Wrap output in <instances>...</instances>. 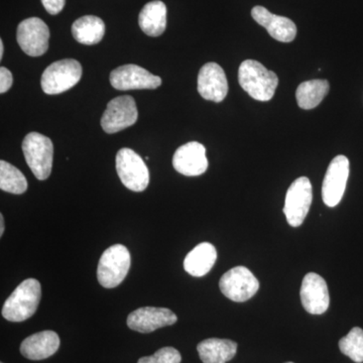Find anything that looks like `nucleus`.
<instances>
[{
  "instance_id": "nucleus-30",
  "label": "nucleus",
  "mask_w": 363,
  "mask_h": 363,
  "mask_svg": "<svg viewBox=\"0 0 363 363\" xmlns=\"http://www.w3.org/2000/svg\"><path fill=\"white\" fill-rule=\"evenodd\" d=\"M4 42H2V40H0V59H2V57H4Z\"/></svg>"
},
{
  "instance_id": "nucleus-16",
  "label": "nucleus",
  "mask_w": 363,
  "mask_h": 363,
  "mask_svg": "<svg viewBox=\"0 0 363 363\" xmlns=\"http://www.w3.org/2000/svg\"><path fill=\"white\" fill-rule=\"evenodd\" d=\"M198 92L209 101H223L228 93V82L225 72L218 64L207 63L198 75Z\"/></svg>"
},
{
  "instance_id": "nucleus-4",
  "label": "nucleus",
  "mask_w": 363,
  "mask_h": 363,
  "mask_svg": "<svg viewBox=\"0 0 363 363\" xmlns=\"http://www.w3.org/2000/svg\"><path fill=\"white\" fill-rule=\"evenodd\" d=\"M23 152L26 164L38 180L44 181L52 173L54 145L48 136L30 133L23 142Z\"/></svg>"
},
{
  "instance_id": "nucleus-9",
  "label": "nucleus",
  "mask_w": 363,
  "mask_h": 363,
  "mask_svg": "<svg viewBox=\"0 0 363 363\" xmlns=\"http://www.w3.org/2000/svg\"><path fill=\"white\" fill-rule=\"evenodd\" d=\"M138 116V108L133 97L128 95L116 97L107 104L102 116L101 126L105 133H118L133 125Z\"/></svg>"
},
{
  "instance_id": "nucleus-22",
  "label": "nucleus",
  "mask_w": 363,
  "mask_h": 363,
  "mask_svg": "<svg viewBox=\"0 0 363 363\" xmlns=\"http://www.w3.org/2000/svg\"><path fill=\"white\" fill-rule=\"evenodd\" d=\"M105 23L95 16H85L79 18L72 26L74 39L83 45H96L104 39Z\"/></svg>"
},
{
  "instance_id": "nucleus-21",
  "label": "nucleus",
  "mask_w": 363,
  "mask_h": 363,
  "mask_svg": "<svg viewBox=\"0 0 363 363\" xmlns=\"http://www.w3.org/2000/svg\"><path fill=\"white\" fill-rule=\"evenodd\" d=\"M138 23L145 35L159 37L166 30L167 6L161 0L145 4L140 11Z\"/></svg>"
},
{
  "instance_id": "nucleus-23",
  "label": "nucleus",
  "mask_w": 363,
  "mask_h": 363,
  "mask_svg": "<svg viewBox=\"0 0 363 363\" xmlns=\"http://www.w3.org/2000/svg\"><path fill=\"white\" fill-rule=\"evenodd\" d=\"M329 92V83L327 80H310L298 86L296 98L300 108L310 111L321 104L322 100Z\"/></svg>"
},
{
  "instance_id": "nucleus-10",
  "label": "nucleus",
  "mask_w": 363,
  "mask_h": 363,
  "mask_svg": "<svg viewBox=\"0 0 363 363\" xmlns=\"http://www.w3.org/2000/svg\"><path fill=\"white\" fill-rule=\"evenodd\" d=\"M18 43L26 55L43 56L49 49L50 30L39 18H30L18 26Z\"/></svg>"
},
{
  "instance_id": "nucleus-19",
  "label": "nucleus",
  "mask_w": 363,
  "mask_h": 363,
  "mask_svg": "<svg viewBox=\"0 0 363 363\" xmlns=\"http://www.w3.org/2000/svg\"><path fill=\"white\" fill-rule=\"evenodd\" d=\"M217 259V252L213 245L202 242L193 248L184 260V269L193 277H203L211 271Z\"/></svg>"
},
{
  "instance_id": "nucleus-3",
  "label": "nucleus",
  "mask_w": 363,
  "mask_h": 363,
  "mask_svg": "<svg viewBox=\"0 0 363 363\" xmlns=\"http://www.w3.org/2000/svg\"><path fill=\"white\" fill-rule=\"evenodd\" d=\"M130 253L123 245L107 248L98 264L97 278L100 285L113 289L121 285L128 276L130 267Z\"/></svg>"
},
{
  "instance_id": "nucleus-26",
  "label": "nucleus",
  "mask_w": 363,
  "mask_h": 363,
  "mask_svg": "<svg viewBox=\"0 0 363 363\" xmlns=\"http://www.w3.org/2000/svg\"><path fill=\"white\" fill-rule=\"evenodd\" d=\"M181 353L174 347H162L150 357L140 358L138 363H181Z\"/></svg>"
},
{
  "instance_id": "nucleus-12",
  "label": "nucleus",
  "mask_w": 363,
  "mask_h": 363,
  "mask_svg": "<svg viewBox=\"0 0 363 363\" xmlns=\"http://www.w3.org/2000/svg\"><path fill=\"white\" fill-rule=\"evenodd\" d=\"M111 83L116 90L157 89L162 79L138 65H124L111 72Z\"/></svg>"
},
{
  "instance_id": "nucleus-20",
  "label": "nucleus",
  "mask_w": 363,
  "mask_h": 363,
  "mask_svg": "<svg viewBox=\"0 0 363 363\" xmlns=\"http://www.w3.org/2000/svg\"><path fill=\"white\" fill-rule=\"evenodd\" d=\"M203 363H226L235 357L238 343L228 339L209 338L198 344Z\"/></svg>"
},
{
  "instance_id": "nucleus-11",
  "label": "nucleus",
  "mask_w": 363,
  "mask_h": 363,
  "mask_svg": "<svg viewBox=\"0 0 363 363\" xmlns=\"http://www.w3.org/2000/svg\"><path fill=\"white\" fill-rule=\"evenodd\" d=\"M350 177V161L345 156L334 157L327 169L323 185L322 198L328 207L337 206L345 192L346 184Z\"/></svg>"
},
{
  "instance_id": "nucleus-5",
  "label": "nucleus",
  "mask_w": 363,
  "mask_h": 363,
  "mask_svg": "<svg viewBox=\"0 0 363 363\" xmlns=\"http://www.w3.org/2000/svg\"><path fill=\"white\" fill-rule=\"evenodd\" d=\"M82 77V66L73 59L51 64L42 76V89L45 94L57 95L77 84Z\"/></svg>"
},
{
  "instance_id": "nucleus-17",
  "label": "nucleus",
  "mask_w": 363,
  "mask_h": 363,
  "mask_svg": "<svg viewBox=\"0 0 363 363\" xmlns=\"http://www.w3.org/2000/svg\"><path fill=\"white\" fill-rule=\"evenodd\" d=\"M253 20L267 28L272 38L281 43H291L297 35V26L290 18L276 16L264 6H255L252 11Z\"/></svg>"
},
{
  "instance_id": "nucleus-18",
  "label": "nucleus",
  "mask_w": 363,
  "mask_h": 363,
  "mask_svg": "<svg viewBox=\"0 0 363 363\" xmlns=\"http://www.w3.org/2000/svg\"><path fill=\"white\" fill-rule=\"evenodd\" d=\"M60 338L56 332L47 330L28 336L21 345V353L30 360L49 358L58 351Z\"/></svg>"
},
{
  "instance_id": "nucleus-25",
  "label": "nucleus",
  "mask_w": 363,
  "mask_h": 363,
  "mask_svg": "<svg viewBox=\"0 0 363 363\" xmlns=\"http://www.w3.org/2000/svg\"><path fill=\"white\" fill-rule=\"evenodd\" d=\"M339 348L344 355L357 363L363 362V330L359 327L351 329L345 337L339 341Z\"/></svg>"
},
{
  "instance_id": "nucleus-28",
  "label": "nucleus",
  "mask_w": 363,
  "mask_h": 363,
  "mask_svg": "<svg viewBox=\"0 0 363 363\" xmlns=\"http://www.w3.org/2000/svg\"><path fill=\"white\" fill-rule=\"evenodd\" d=\"M42 4L48 13L56 16L63 11L66 0H42Z\"/></svg>"
},
{
  "instance_id": "nucleus-6",
  "label": "nucleus",
  "mask_w": 363,
  "mask_h": 363,
  "mask_svg": "<svg viewBox=\"0 0 363 363\" xmlns=\"http://www.w3.org/2000/svg\"><path fill=\"white\" fill-rule=\"evenodd\" d=\"M116 171L121 183L133 192H143L149 186V168L133 150L124 147L117 152Z\"/></svg>"
},
{
  "instance_id": "nucleus-29",
  "label": "nucleus",
  "mask_w": 363,
  "mask_h": 363,
  "mask_svg": "<svg viewBox=\"0 0 363 363\" xmlns=\"http://www.w3.org/2000/svg\"><path fill=\"white\" fill-rule=\"evenodd\" d=\"M4 233V215H0V236Z\"/></svg>"
},
{
  "instance_id": "nucleus-13",
  "label": "nucleus",
  "mask_w": 363,
  "mask_h": 363,
  "mask_svg": "<svg viewBox=\"0 0 363 363\" xmlns=\"http://www.w3.org/2000/svg\"><path fill=\"white\" fill-rule=\"evenodd\" d=\"M300 295L303 307L310 314H323L330 304L328 286L325 279L315 272L306 274Z\"/></svg>"
},
{
  "instance_id": "nucleus-1",
  "label": "nucleus",
  "mask_w": 363,
  "mask_h": 363,
  "mask_svg": "<svg viewBox=\"0 0 363 363\" xmlns=\"http://www.w3.org/2000/svg\"><path fill=\"white\" fill-rule=\"evenodd\" d=\"M238 81L242 89L257 101H269L279 85L276 73L255 60H245L238 70Z\"/></svg>"
},
{
  "instance_id": "nucleus-2",
  "label": "nucleus",
  "mask_w": 363,
  "mask_h": 363,
  "mask_svg": "<svg viewBox=\"0 0 363 363\" xmlns=\"http://www.w3.org/2000/svg\"><path fill=\"white\" fill-rule=\"evenodd\" d=\"M40 297L42 288L40 281L35 279H26L7 298L2 307V316L7 321H26L37 312Z\"/></svg>"
},
{
  "instance_id": "nucleus-27",
  "label": "nucleus",
  "mask_w": 363,
  "mask_h": 363,
  "mask_svg": "<svg viewBox=\"0 0 363 363\" xmlns=\"http://www.w3.org/2000/svg\"><path fill=\"white\" fill-rule=\"evenodd\" d=\"M13 79L11 72L6 69V67L0 68V93L4 94L9 88L13 86Z\"/></svg>"
},
{
  "instance_id": "nucleus-8",
  "label": "nucleus",
  "mask_w": 363,
  "mask_h": 363,
  "mask_svg": "<svg viewBox=\"0 0 363 363\" xmlns=\"http://www.w3.org/2000/svg\"><path fill=\"white\" fill-rule=\"evenodd\" d=\"M219 288L222 294L233 302L242 303L257 294L259 283L245 267H235L221 277Z\"/></svg>"
},
{
  "instance_id": "nucleus-15",
  "label": "nucleus",
  "mask_w": 363,
  "mask_h": 363,
  "mask_svg": "<svg viewBox=\"0 0 363 363\" xmlns=\"http://www.w3.org/2000/svg\"><path fill=\"white\" fill-rule=\"evenodd\" d=\"M173 166L178 173L184 176L202 175L208 169L206 149L197 142L182 145L174 154Z\"/></svg>"
},
{
  "instance_id": "nucleus-14",
  "label": "nucleus",
  "mask_w": 363,
  "mask_h": 363,
  "mask_svg": "<svg viewBox=\"0 0 363 363\" xmlns=\"http://www.w3.org/2000/svg\"><path fill=\"white\" fill-rule=\"evenodd\" d=\"M177 315L167 308L143 307L130 313L128 317V326L131 330L140 333H150L176 323Z\"/></svg>"
},
{
  "instance_id": "nucleus-7",
  "label": "nucleus",
  "mask_w": 363,
  "mask_h": 363,
  "mask_svg": "<svg viewBox=\"0 0 363 363\" xmlns=\"http://www.w3.org/2000/svg\"><path fill=\"white\" fill-rule=\"evenodd\" d=\"M313 200L312 184L307 177H300L294 181L286 191L284 213L292 227L302 225L309 213Z\"/></svg>"
},
{
  "instance_id": "nucleus-31",
  "label": "nucleus",
  "mask_w": 363,
  "mask_h": 363,
  "mask_svg": "<svg viewBox=\"0 0 363 363\" xmlns=\"http://www.w3.org/2000/svg\"><path fill=\"white\" fill-rule=\"evenodd\" d=\"M286 363H293V362H286Z\"/></svg>"
},
{
  "instance_id": "nucleus-24",
  "label": "nucleus",
  "mask_w": 363,
  "mask_h": 363,
  "mask_svg": "<svg viewBox=\"0 0 363 363\" xmlns=\"http://www.w3.org/2000/svg\"><path fill=\"white\" fill-rule=\"evenodd\" d=\"M0 189L11 194H23L28 189V181L20 169L9 162L0 161Z\"/></svg>"
}]
</instances>
